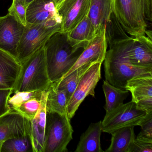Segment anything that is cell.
<instances>
[{"instance_id":"obj_1","label":"cell","mask_w":152,"mask_h":152,"mask_svg":"<svg viewBox=\"0 0 152 152\" xmlns=\"http://www.w3.org/2000/svg\"><path fill=\"white\" fill-rule=\"evenodd\" d=\"M85 45L72 46L67 33L53 34L44 45L48 74L51 83L60 80L75 64Z\"/></svg>"},{"instance_id":"obj_2","label":"cell","mask_w":152,"mask_h":152,"mask_svg":"<svg viewBox=\"0 0 152 152\" xmlns=\"http://www.w3.org/2000/svg\"><path fill=\"white\" fill-rule=\"evenodd\" d=\"M113 12L132 37L146 35L152 27V0H111Z\"/></svg>"},{"instance_id":"obj_3","label":"cell","mask_w":152,"mask_h":152,"mask_svg":"<svg viewBox=\"0 0 152 152\" xmlns=\"http://www.w3.org/2000/svg\"><path fill=\"white\" fill-rule=\"evenodd\" d=\"M21 64L13 92L47 90L52 83L48 74L44 47Z\"/></svg>"},{"instance_id":"obj_4","label":"cell","mask_w":152,"mask_h":152,"mask_svg":"<svg viewBox=\"0 0 152 152\" xmlns=\"http://www.w3.org/2000/svg\"><path fill=\"white\" fill-rule=\"evenodd\" d=\"M104 62L105 78L111 85L125 89L128 80L133 77L152 74V68L137 67L128 63L122 56L116 44L109 47Z\"/></svg>"},{"instance_id":"obj_5","label":"cell","mask_w":152,"mask_h":152,"mask_svg":"<svg viewBox=\"0 0 152 152\" xmlns=\"http://www.w3.org/2000/svg\"><path fill=\"white\" fill-rule=\"evenodd\" d=\"M61 32V18L38 24L27 23L18 48V59L22 63L44 47L52 35Z\"/></svg>"},{"instance_id":"obj_6","label":"cell","mask_w":152,"mask_h":152,"mask_svg":"<svg viewBox=\"0 0 152 152\" xmlns=\"http://www.w3.org/2000/svg\"><path fill=\"white\" fill-rule=\"evenodd\" d=\"M74 130L71 119L57 113L47 112L43 152H66Z\"/></svg>"},{"instance_id":"obj_7","label":"cell","mask_w":152,"mask_h":152,"mask_svg":"<svg viewBox=\"0 0 152 152\" xmlns=\"http://www.w3.org/2000/svg\"><path fill=\"white\" fill-rule=\"evenodd\" d=\"M146 114L145 112L137 108L133 101L123 103L107 112L101 122L102 132L111 134L121 128L139 126Z\"/></svg>"},{"instance_id":"obj_8","label":"cell","mask_w":152,"mask_h":152,"mask_svg":"<svg viewBox=\"0 0 152 152\" xmlns=\"http://www.w3.org/2000/svg\"><path fill=\"white\" fill-rule=\"evenodd\" d=\"M102 64H94L85 73L78 83L73 94L68 101L67 105V116L73 118L80 105L87 96L95 97V89L101 79Z\"/></svg>"},{"instance_id":"obj_9","label":"cell","mask_w":152,"mask_h":152,"mask_svg":"<svg viewBox=\"0 0 152 152\" xmlns=\"http://www.w3.org/2000/svg\"><path fill=\"white\" fill-rule=\"evenodd\" d=\"M25 27L9 13L0 17V49L18 58V48Z\"/></svg>"},{"instance_id":"obj_10","label":"cell","mask_w":152,"mask_h":152,"mask_svg":"<svg viewBox=\"0 0 152 152\" xmlns=\"http://www.w3.org/2000/svg\"><path fill=\"white\" fill-rule=\"evenodd\" d=\"M90 2L91 0H65L57 7L61 19V32H69L88 15Z\"/></svg>"},{"instance_id":"obj_11","label":"cell","mask_w":152,"mask_h":152,"mask_svg":"<svg viewBox=\"0 0 152 152\" xmlns=\"http://www.w3.org/2000/svg\"><path fill=\"white\" fill-rule=\"evenodd\" d=\"M125 90L131 92L132 101L139 109L152 113V74L138 75L127 82Z\"/></svg>"},{"instance_id":"obj_12","label":"cell","mask_w":152,"mask_h":152,"mask_svg":"<svg viewBox=\"0 0 152 152\" xmlns=\"http://www.w3.org/2000/svg\"><path fill=\"white\" fill-rule=\"evenodd\" d=\"M26 136L32 137L31 121L13 110L0 116V143Z\"/></svg>"},{"instance_id":"obj_13","label":"cell","mask_w":152,"mask_h":152,"mask_svg":"<svg viewBox=\"0 0 152 152\" xmlns=\"http://www.w3.org/2000/svg\"><path fill=\"white\" fill-rule=\"evenodd\" d=\"M107 46L105 36V26H103L98 31L95 38L84 49L72 67L61 79L86 64H102L105 58Z\"/></svg>"},{"instance_id":"obj_14","label":"cell","mask_w":152,"mask_h":152,"mask_svg":"<svg viewBox=\"0 0 152 152\" xmlns=\"http://www.w3.org/2000/svg\"><path fill=\"white\" fill-rule=\"evenodd\" d=\"M59 18L54 0H33L27 7V23L38 24Z\"/></svg>"},{"instance_id":"obj_15","label":"cell","mask_w":152,"mask_h":152,"mask_svg":"<svg viewBox=\"0 0 152 152\" xmlns=\"http://www.w3.org/2000/svg\"><path fill=\"white\" fill-rule=\"evenodd\" d=\"M21 66L18 58L0 49V89H13Z\"/></svg>"},{"instance_id":"obj_16","label":"cell","mask_w":152,"mask_h":152,"mask_svg":"<svg viewBox=\"0 0 152 152\" xmlns=\"http://www.w3.org/2000/svg\"><path fill=\"white\" fill-rule=\"evenodd\" d=\"M47 90L42 92L39 109L31 121V136L34 152H43L45 142L47 110Z\"/></svg>"},{"instance_id":"obj_17","label":"cell","mask_w":152,"mask_h":152,"mask_svg":"<svg viewBox=\"0 0 152 152\" xmlns=\"http://www.w3.org/2000/svg\"><path fill=\"white\" fill-rule=\"evenodd\" d=\"M102 121L91 123L80 138L75 152H103L100 144Z\"/></svg>"},{"instance_id":"obj_18","label":"cell","mask_w":152,"mask_h":152,"mask_svg":"<svg viewBox=\"0 0 152 152\" xmlns=\"http://www.w3.org/2000/svg\"><path fill=\"white\" fill-rule=\"evenodd\" d=\"M96 34L94 25L87 15L72 30L67 33V37L72 46H88Z\"/></svg>"},{"instance_id":"obj_19","label":"cell","mask_w":152,"mask_h":152,"mask_svg":"<svg viewBox=\"0 0 152 152\" xmlns=\"http://www.w3.org/2000/svg\"><path fill=\"white\" fill-rule=\"evenodd\" d=\"M113 13L111 0H91L88 16L94 25L96 33L105 26Z\"/></svg>"},{"instance_id":"obj_20","label":"cell","mask_w":152,"mask_h":152,"mask_svg":"<svg viewBox=\"0 0 152 152\" xmlns=\"http://www.w3.org/2000/svg\"><path fill=\"white\" fill-rule=\"evenodd\" d=\"M68 102L65 91L64 90L58 89L54 83H52L47 89L46 102L47 112L57 113L63 116H67Z\"/></svg>"},{"instance_id":"obj_21","label":"cell","mask_w":152,"mask_h":152,"mask_svg":"<svg viewBox=\"0 0 152 152\" xmlns=\"http://www.w3.org/2000/svg\"><path fill=\"white\" fill-rule=\"evenodd\" d=\"M133 126L118 129L111 133V144L106 152H129L130 146L135 138Z\"/></svg>"},{"instance_id":"obj_22","label":"cell","mask_w":152,"mask_h":152,"mask_svg":"<svg viewBox=\"0 0 152 152\" xmlns=\"http://www.w3.org/2000/svg\"><path fill=\"white\" fill-rule=\"evenodd\" d=\"M95 64L96 63H90L82 66L66 77L54 82L58 89L64 90L65 91L68 101L83 75Z\"/></svg>"},{"instance_id":"obj_23","label":"cell","mask_w":152,"mask_h":152,"mask_svg":"<svg viewBox=\"0 0 152 152\" xmlns=\"http://www.w3.org/2000/svg\"><path fill=\"white\" fill-rule=\"evenodd\" d=\"M102 88L105 97L104 108L106 113L123 104L129 96V91L114 87L106 80L104 81Z\"/></svg>"},{"instance_id":"obj_24","label":"cell","mask_w":152,"mask_h":152,"mask_svg":"<svg viewBox=\"0 0 152 152\" xmlns=\"http://www.w3.org/2000/svg\"><path fill=\"white\" fill-rule=\"evenodd\" d=\"M105 36L107 45H109V47L130 37L127 35L113 13L106 24Z\"/></svg>"},{"instance_id":"obj_25","label":"cell","mask_w":152,"mask_h":152,"mask_svg":"<svg viewBox=\"0 0 152 152\" xmlns=\"http://www.w3.org/2000/svg\"><path fill=\"white\" fill-rule=\"evenodd\" d=\"M1 152H34L31 137L7 140L2 143Z\"/></svg>"},{"instance_id":"obj_26","label":"cell","mask_w":152,"mask_h":152,"mask_svg":"<svg viewBox=\"0 0 152 152\" xmlns=\"http://www.w3.org/2000/svg\"><path fill=\"white\" fill-rule=\"evenodd\" d=\"M42 92L41 91H15L12 92L8 100V105L10 110H13L22 103L32 99L41 100Z\"/></svg>"},{"instance_id":"obj_27","label":"cell","mask_w":152,"mask_h":152,"mask_svg":"<svg viewBox=\"0 0 152 152\" xmlns=\"http://www.w3.org/2000/svg\"><path fill=\"white\" fill-rule=\"evenodd\" d=\"M41 100L36 99H29L22 103L13 111L18 112L24 117L31 121L39 109Z\"/></svg>"},{"instance_id":"obj_28","label":"cell","mask_w":152,"mask_h":152,"mask_svg":"<svg viewBox=\"0 0 152 152\" xmlns=\"http://www.w3.org/2000/svg\"><path fill=\"white\" fill-rule=\"evenodd\" d=\"M28 5L25 0H13L12 5L8 10V13L24 26L27 25L26 10Z\"/></svg>"},{"instance_id":"obj_29","label":"cell","mask_w":152,"mask_h":152,"mask_svg":"<svg viewBox=\"0 0 152 152\" xmlns=\"http://www.w3.org/2000/svg\"><path fill=\"white\" fill-rule=\"evenodd\" d=\"M129 152H152V140L135 137Z\"/></svg>"},{"instance_id":"obj_30","label":"cell","mask_w":152,"mask_h":152,"mask_svg":"<svg viewBox=\"0 0 152 152\" xmlns=\"http://www.w3.org/2000/svg\"><path fill=\"white\" fill-rule=\"evenodd\" d=\"M139 126L141 127V130L137 137L152 140V113H147Z\"/></svg>"},{"instance_id":"obj_31","label":"cell","mask_w":152,"mask_h":152,"mask_svg":"<svg viewBox=\"0 0 152 152\" xmlns=\"http://www.w3.org/2000/svg\"><path fill=\"white\" fill-rule=\"evenodd\" d=\"M12 92V89H0V116L11 111L8 100Z\"/></svg>"},{"instance_id":"obj_32","label":"cell","mask_w":152,"mask_h":152,"mask_svg":"<svg viewBox=\"0 0 152 152\" xmlns=\"http://www.w3.org/2000/svg\"><path fill=\"white\" fill-rule=\"evenodd\" d=\"M65 0H54V2L56 4V7H57L59 4H61Z\"/></svg>"},{"instance_id":"obj_33","label":"cell","mask_w":152,"mask_h":152,"mask_svg":"<svg viewBox=\"0 0 152 152\" xmlns=\"http://www.w3.org/2000/svg\"><path fill=\"white\" fill-rule=\"evenodd\" d=\"M33 0H25L26 2V4L27 5H29V4L31 3V2L33 1Z\"/></svg>"},{"instance_id":"obj_34","label":"cell","mask_w":152,"mask_h":152,"mask_svg":"<svg viewBox=\"0 0 152 152\" xmlns=\"http://www.w3.org/2000/svg\"><path fill=\"white\" fill-rule=\"evenodd\" d=\"M2 144L1 143H0V152H1V147Z\"/></svg>"}]
</instances>
